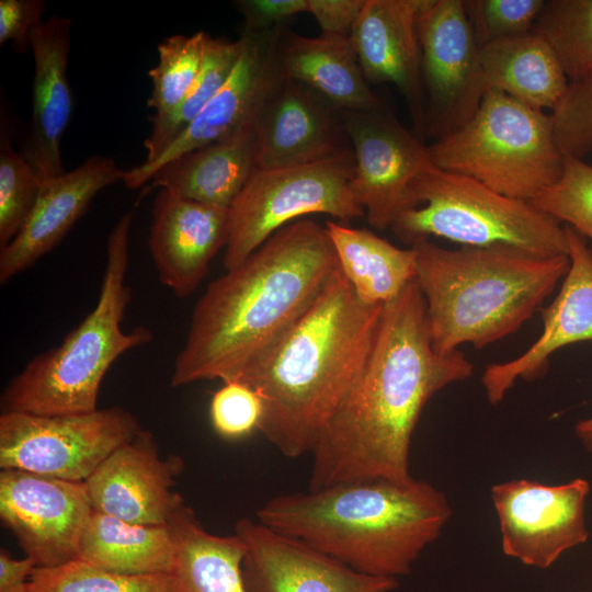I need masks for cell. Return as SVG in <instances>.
Listing matches in <instances>:
<instances>
[{
    "mask_svg": "<svg viewBox=\"0 0 592 592\" xmlns=\"http://www.w3.org/2000/svg\"><path fill=\"white\" fill-rule=\"evenodd\" d=\"M460 350L437 353L412 280L384 304L364 368L311 453L308 490L362 479L409 481L413 431L429 400L471 376Z\"/></svg>",
    "mask_w": 592,
    "mask_h": 592,
    "instance_id": "6da1fadb",
    "label": "cell"
},
{
    "mask_svg": "<svg viewBox=\"0 0 592 592\" xmlns=\"http://www.w3.org/2000/svg\"><path fill=\"white\" fill-rule=\"evenodd\" d=\"M339 270L325 226L298 219L274 232L196 301L171 385L236 380L276 345Z\"/></svg>",
    "mask_w": 592,
    "mask_h": 592,
    "instance_id": "7a4b0ae2",
    "label": "cell"
},
{
    "mask_svg": "<svg viewBox=\"0 0 592 592\" xmlns=\"http://www.w3.org/2000/svg\"><path fill=\"white\" fill-rule=\"evenodd\" d=\"M383 306L363 303L340 269L276 345L236 379L261 397L259 431L283 456L312 453L364 368Z\"/></svg>",
    "mask_w": 592,
    "mask_h": 592,
    "instance_id": "3957f363",
    "label": "cell"
},
{
    "mask_svg": "<svg viewBox=\"0 0 592 592\" xmlns=\"http://www.w3.org/2000/svg\"><path fill=\"white\" fill-rule=\"evenodd\" d=\"M447 497L426 481L362 479L281 494L257 520L375 577L411 572L449 521Z\"/></svg>",
    "mask_w": 592,
    "mask_h": 592,
    "instance_id": "277c9868",
    "label": "cell"
},
{
    "mask_svg": "<svg viewBox=\"0 0 592 592\" xmlns=\"http://www.w3.org/2000/svg\"><path fill=\"white\" fill-rule=\"evenodd\" d=\"M415 252V282L425 301L433 349H482L517 331L569 269L568 255L538 258L514 249H445L429 239Z\"/></svg>",
    "mask_w": 592,
    "mask_h": 592,
    "instance_id": "5b68a950",
    "label": "cell"
},
{
    "mask_svg": "<svg viewBox=\"0 0 592 592\" xmlns=\"http://www.w3.org/2000/svg\"><path fill=\"white\" fill-rule=\"evenodd\" d=\"M133 214H124L106 242V265L98 301L62 342L33 357L5 386L2 412L81 414L98 409L101 383L125 352L152 340L148 328L122 329L130 303L126 284Z\"/></svg>",
    "mask_w": 592,
    "mask_h": 592,
    "instance_id": "8992f818",
    "label": "cell"
},
{
    "mask_svg": "<svg viewBox=\"0 0 592 592\" xmlns=\"http://www.w3.org/2000/svg\"><path fill=\"white\" fill-rule=\"evenodd\" d=\"M531 202L432 167L411 185L408 208L390 229L412 246L431 236L462 247L514 249L538 258L568 255L565 225Z\"/></svg>",
    "mask_w": 592,
    "mask_h": 592,
    "instance_id": "52a82bcc",
    "label": "cell"
},
{
    "mask_svg": "<svg viewBox=\"0 0 592 592\" xmlns=\"http://www.w3.org/2000/svg\"><path fill=\"white\" fill-rule=\"evenodd\" d=\"M433 166L532 202L561 178L566 157L551 115L488 90L459 129L428 146Z\"/></svg>",
    "mask_w": 592,
    "mask_h": 592,
    "instance_id": "ba28073f",
    "label": "cell"
},
{
    "mask_svg": "<svg viewBox=\"0 0 592 592\" xmlns=\"http://www.w3.org/2000/svg\"><path fill=\"white\" fill-rule=\"evenodd\" d=\"M354 166L351 147L309 164L257 169L229 206L226 271L299 217L326 214L348 221L365 216L351 190Z\"/></svg>",
    "mask_w": 592,
    "mask_h": 592,
    "instance_id": "9c48e42d",
    "label": "cell"
},
{
    "mask_svg": "<svg viewBox=\"0 0 592 592\" xmlns=\"http://www.w3.org/2000/svg\"><path fill=\"white\" fill-rule=\"evenodd\" d=\"M141 429L135 415L118 406L66 415L2 412L0 467L84 482Z\"/></svg>",
    "mask_w": 592,
    "mask_h": 592,
    "instance_id": "30bf717a",
    "label": "cell"
},
{
    "mask_svg": "<svg viewBox=\"0 0 592 592\" xmlns=\"http://www.w3.org/2000/svg\"><path fill=\"white\" fill-rule=\"evenodd\" d=\"M425 136L440 140L464 126L487 92L480 48L463 0H424L418 16Z\"/></svg>",
    "mask_w": 592,
    "mask_h": 592,
    "instance_id": "8fae6325",
    "label": "cell"
},
{
    "mask_svg": "<svg viewBox=\"0 0 592 592\" xmlns=\"http://www.w3.org/2000/svg\"><path fill=\"white\" fill-rule=\"evenodd\" d=\"M590 483L576 478L560 485L513 479L493 485L503 554L539 569L589 538L585 503Z\"/></svg>",
    "mask_w": 592,
    "mask_h": 592,
    "instance_id": "7c38bea8",
    "label": "cell"
},
{
    "mask_svg": "<svg viewBox=\"0 0 592 592\" xmlns=\"http://www.w3.org/2000/svg\"><path fill=\"white\" fill-rule=\"evenodd\" d=\"M354 153L351 190L374 228H390L408 208L413 182L434 167L428 146L405 128L384 105L342 112Z\"/></svg>",
    "mask_w": 592,
    "mask_h": 592,
    "instance_id": "4fadbf2b",
    "label": "cell"
},
{
    "mask_svg": "<svg viewBox=\"0 0 592 592\" xmlns=\"http://www.w3.org/2000/svg\"><path fill=\"white\" fill-rule=\"evenodd\" d=\"M284 29L257 32L243 27L241 53L226 83L156 160L125 170V186L138 189L169 161L255 123L284 78L277 53Z\"/></svg>",
    "mask_w": 592,
    "mask_h": 592,
    "instance_id": "5bb4252c",
    "label": "cell"
},
{
    "mask_svg": "<svg viewBox=\"0 0 592 592\" xmlns=\"http://www.w3.org/2000/svg\"><path fill=\"white\" fill-rule=\"evenodd\" d=\"M93 512L84 482L0 471V517L38 568L73 561Z\"/></svg>",
    "mask_w": 592,
    "mask_h": 592,
    "instance_id": "9a60e30c",
    "label": "cell"
},
{
    "mask_svg": "<svg viewBox=\"0 0 592 592\" xmlns=\"http://www.w3.org/2000/svg\"><path fill=\"white\" fill-rule=\"evenodd\" d=\"M244 545L247 592H391L396 578L361 573L312 546L249 517L234 532Z\"/></svg>",
    "mask_w": 592,
    "mask_h": 592,
    "instance_id": "2e32d148",
    "label": "cell"
},
{
    "mask_svg": "<svg viewBox=\"0 0 592 592\" xmlns=\"http://www.w3.org/2000/svg\"><path fill=\"white\" fill-rule=\"evenodd\" d=\"M182 469V458H162L152 433L141 429L112 452L84 483L94 511L135 524L168 525L183 500L172 490Z\"/></svg>",
    "mask_w": 592,
    "mask_h": 592,
    "instance_id": "e0dca14e",
    "label": "cell"
},
{
    "mask_svg": "<svg viewBox=\"0 0 592 592\" xmlns=\"http://www.w3.org/2000/svg\"><path fill=\"white\" fill-rule=\"evenodd\" d=\"M255 126L258 169L309 164L351 148L342 111L308 86L285 77Z\"/></svg>",
    "mask_w": 592,
    "mask_h": 592,
    "instance_id": "ac0fdd59",
    "label": "cell"
},
{
    "mask_svg": "<svg viewBox=\"0 0 592 592\" xmlns=\"http://www.w3.org/2000/svg\"><path fill=\"white\" fill-rule=\"evenodd\" d=\"M569 269L553 303L539 308L543 331L520 356L487 366L481 384L491 405L500 403L517 379L543 376L557 350L592 340V250L587 239L565 225Z\"/></svg>",
    "mask_w": 592,
    "mask_h": 592,
    "instance_id": "d6986e66",
    "label": "cell"
},
{
    "mask_svg": "<svg viewBox=\"0 0 592 592\" xmlns=\"http://www.w3.org/2000/svg\"><path fill=\"white\" fill-rule=\"evenodd\" d=\"M229 238V207L205 204L160 189L152 207L148 248L160 282L180 298L205 278Z\"/></svg>",
    "mask_w": 592,
    "mask_h": 592,
    "instance_id": "ffe728a7",
    "label": "cell"
},
{
    "mask_svg": "<svg viewBox=\"0 0 592 592\" xmlns=\"http://www.w3.org/2000/svg\"><path fill=\"white\" fill-rule=\"evenodd\" d=\"M424 0H366L351 39L369 84L392 83L405 98L415 136H425L418 16Z\"/></svg>",
    "mask_w": 592,
    "mask_h": 592,
    "instance_id": "44dd1931",
    "label": "cell"
},
{
    "mask_svg": "<svg viewBox=\"0 0 592 592\" xmlns=\"http://www.w3.org/2000/svg\"><path fill=\"white\" fill-rule=\"evenodd\" d=\"M124 172L112 158L96 155L76 169L42 182L24 226L0 249V283L9 282L56 247L94 196L122 181Z\"/></svg>",
    "mask_w": 592,
    "mask_h": 592,
    "instance_id": "7402d4cb",
    "label": "cell"
},
{
    "mask_svg": "<svg viewBox=\"0 0 592 592\" xmlns=\"http://www.w3.org/2000/svg\"><path fill=\"white\" fill-rule=\"evenodd\" d=\"M72 22L56 14L32 33L34 58L32 114L21 153L41 182L61 175L60 144L73 111L68 80V57Z\"/></svg>",
    "mask_w": 592,
    "mask_h": 592,
    "instance_id": "603a6c76",
    "label": "cell"
},
{
    "mask_svg": "<svg viewBox=\"0 0 592 592\" xmlns=\"http://www.w3.org/2000/svg\"><path fill=\"white\" fill-rule=\"evenodd\" d=\"M277 53L285 78L322 94L342 112L383 105L366 80L352 39L346 35L309 37L282 31Z\"/></svg>",
    "mask_w": 592,
    "mask_h": 592,
    "instance_id": "cb8c5ba5",
    "label": "cell"
},
{
    "mask_svg": "<svg viewBox=\"0 0 592 592\" xmlns=\"http://www.w3.org/2000/svg\"><path fill=\"white\" fill-rule=\"evenodd\" d=\"M255 123L169 161L151 178L152 186L229 207L258 169Z\"/></svg>",
    "mask_w": 592,
    "mask_h": 592,
    "instance_id": "d4e9b609",
    "label": "cell"
},
{
    "mask_svg": "<svg viewBox=\"0 0 592 592\" xmlns=\"http://www.w3.org/2000/svg\"><path fill=\"white\" fill-rule=\"evenodd\" d=\"M480 48L488 90L502 92L535 110L551 112L569 80L550 45L538 34L498 39Z\"/></svg>",
    "mask_w": 592,
    "mask_h": 592,
    "instance_id": "484cf974",
    "label": "cell"
},
{
    "mask_svg": "<svg viewBox=\"0 0 592 592\" xmlns=\"http://www.w3.org/2000/svg\"><path fill=\"white\" fill-rule=\"evenodd\" d=\"M168 525L175 544L171 574L179 592H247L242 577L246 548L235 533L207 532L184 500Z\"/></svg>",
    "mask_w": 592,
    "mask_h": 592,
    "instance_id": "4316f807",
    "label": "cell"
},
{
    "mask_svg": "<svg viewBox=\"0 0 592 592\" xmlns=\"http://www.w3.org/2000/svg\"><path fill=\"white\" fill-rule=\"evenodd\" d=\"M175 544L169 525H141L94 511L78 560L125 574H171Z\"/></svg>",
    "mask_w": 592,
    "mask_h": 592,
    "instance_id": "83f0119b",
    "label": "cell"
},
{
    "mask_svg": "<svg viewBox=\"0 0 592 592\" xmlns=\"http://www.w3.org/2000/svg\"><path fill=\"white\" fill-rule=\"evenodd\" d=\"M340 269L357 297L368 305H384L415 277V252L401 249L364 228L327 221Z\"/></svg>",
    "mask_w": 592,
    "mask_h": 592,
    "instance_id": "f1b7e54d",
    "label": "cell"
},
{
    "mask_svg": "<svg viewBox=\"0 0 592 592\" xmlns=\"http://www.w3.org/2000/svg\"><path fill=\"white\" fill-rule=\"evenodd\" d=\"M241 46L240 37L228 41L206 35L201 69L184 99L170 113L149 117L151 129L144 141V162L156 160L221 89L237 65Z\"/></svg>",
    "mask_w": 592,
    "mask_h": 592,
    "instance_id": "f546056e",
    "label": "cell"
},
{
    "mask_svg": "<svg viewBox=\"0 0 592 592\" xmlns=\"http://www.w3.org/2000/svg\"><path fill=\"white\" fill-rule=\"evenodd\" d=\"M534 33L556 53L570 81L592 72V0H547Z\"/></svg>",
    "mask_w": 592,
    "mask_h": 592,
    "instance_id": "4dcf8cb0",
    "label": "cell"
},
{
    "mask_svg": "<svg viewBox=\"0 0 592 592\" xmlns=\"http://www.w3.org/2000/svg\"><path fill=\"white\" fill-rule=\"evenodd\" d=\"M30 592H179L172 574H125L81 560L35 568Z\"/></svg>",
    "mask_w": 592,
    "mask_h": 592,
    "instance_id": "1f68e13d",
    "label": "cell"
},
{
    "mask_svg": "<svg viewBox=\"0 0 592 592\" xmlns=\"http://www.w3.org/2000/svg\"><path fill=\"white\" fill-rule=\"evenodd\" d=\"M11 123L1 110L0 119V249L24 226L39 192L41 180L11 143Z\"/></svg>",
    "mask_w": 592,
    "mask_h": 592,
    "instance_id": "d6a6232c",
    "label": "cell"
},
{
    "mask_svg": "<svg viewBox=\"0 0 592 592\" xmlns=\"http://www.w3.org/2000/svg\"><path fill=\"white\" fill-rule=\"evenodd\" d=\"M207 33L172 35L157 47L159 60L148 71L152 90L147 101L157 116L173 111L184 99L201 69Z\"/></svg>",
    "mask_w": 592,
    "mask_h": 592,
    "instance_id": "836d02e7",
    "label": "cell"
},
{
    "mask_svg": "<svg viewBox=\"0 0 592 592\" xmlns=\"http://www.w3.org/2000/svg\"><path fill=\"white\" fill-rule=\"evenodd\" d=\"M531 203L589 239L592 250V166L566 157L558 182Z\"/></svg>",
    "mask_w": 592,
    "mask_h": 592,
    "instance_id": "e575fe53",
    "label": "cell"
},
{
    "mask_svg": "<svg viewBox=\"0 0 592 592\" xmlns=\"http://www.w3.org/2000/svg\"><path fill=\"white\" fill-rule=\"evenodd\" d=\"M480 46L533 32L545 0H463Z\"/></svg>",
    "mask_w": 592,
    "mask_h": 592,
    "instance_id": "d590c367",
    "label": "cell"
},
{
    "mask_svg": "<svg viewBox=\"0 0 592 592\" xmlns=\"http://www.w3.org/2000/svg\"><path fill=\"white\" fill-rule=\"evenodd\" d=\"M550 115L556 141L565 157L583 159L592 152V72L569 82Z\"/></svg>",
    "mask_w": 592,
    "mask_h": 592,
    "instance_id": "8d00e7d4",
    "label": "cell"
},
{
    "mask_svg": "<svg viewBox=\"0 0 592 592\" xmlns=\"http://www.w3.org/2000/svg\"><path fill=\"white\" fill-rule=\"evenodd\" d=\"M209 417L215 432L226 440H241L259 426L263 417V402L250 386L237 382H225L213 395Z\"/></svg>",
    "mask_w": 592,
    "mask_h": 592,
    "instance_id": "74e56055",
    "label": "cell"
},
{
    "mask_svg": "<svg viewBox=\"0 0 592 592\" xmlns=\"http://www.w3.org/2000/svg\"><path fill=\"white\" fill-rule=\"evenodd\" d=\"M43 0H0V44L12 43L20 54L31 49L33 31L42 24Z\"/></svg>",
    "mask_w": 592,
    "mask_h": 592,
    "instance_id": "f35d334b",
    "label": "cell"
},
{
    "mask_svg": "<svg viewBox=\"0 0 592 592\" xmlns=\"http://www.w3.org/2000/svg\"><path fill=\"white\" fill-rule=\"evenodd\" d=\"M246 20V29L263 32L285 26L293 16L308 11V0L237 1Z\"/></svg>",
    "mask_w": 592,
    "mask_h": 592,
    "instance_id": "ab89813d",
    "label": "cell"
},
{
    "mask_svg": "<svg viewBox=\"0 0 592 592\" xmlns=\"http://www.w3.org/2000/svg\"><path fill=\"white\" fill-rule=\"evenodd\" d=\"M366 0H308V13L321 33L350 36Z\"/></svg>",
    "mask_w": 592,
    "mask_h": 592,
    "instance_id": "60d3db41",
    "label": "cell"
},
{
    "mask_svg": "<svg viewBox=\"0 0 592 592\" xmlns=\"http://www.w3.org/2000/svg\"><path fill=\"white\" fill-rule=\"evenodd\" d=\"M35 568L32 559H14L0 551V592H30V579Z\"/></svg>",
    "mask_w": 592,
    "mask_h": 592,
    "instance_id": "b9f144b4",
    "label": "cell"
},
{
    "mask_svg": "<svg viewBox=\"0 0 592 592\" xmlns=\"http://www.w3.org/2000/svg\"><path fill=\"white\" fill-rule=\"evenodd\" d=\"M576 434L584 448L592 454V417L576 424Z\"/></svg>",
    "mask_w": 592,
    "mask_h": 592,
    "instance_id": "7bdbcfd3",
    "label": "cell"
}]
</instances>
